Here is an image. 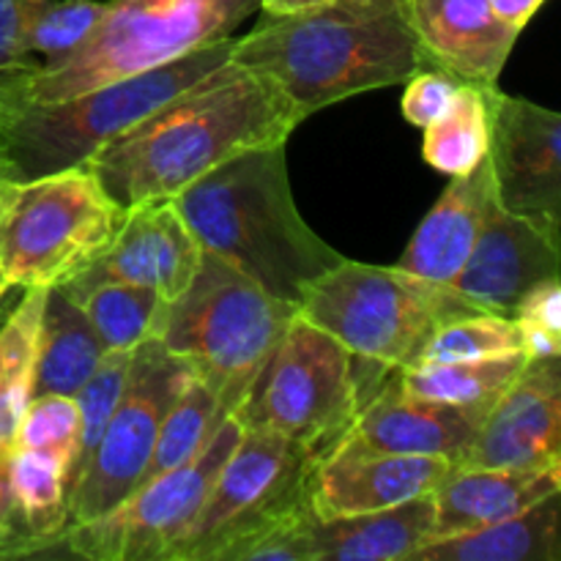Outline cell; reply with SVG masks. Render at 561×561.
Returning <instances> with one entry per match:
<instances>
[{"label":"cell","mask_w":561,"mask_h":561,"mask_svg":"<svg viewBox=\"0 0 561 561\" xmlns=\"http://www.w3.org/2000/svg\"><path fill=\"white\" fill-rule=\"evenodd\" d=\"M301 121L272 82L228 58L99 148L85 168L129 211L173 201L236 153L285 146Z\"/></svg>","instance_id":"1"},{"label":"cell","mask_w":561,"mask_h":561,"mask_svg":"<svg viewBox=\"0 0 561 561\" xmlns=\"http://www.w3.org/2000/svg\"><path fill=\"white\" fill-rule=\"evenodd\" d=\"M170 203L203 252L288 305L345 257L299 214L285 146L236 153Z\"/></svg>","instance_id":"2"},{"label":"cell","mask_w":561,"mask_h":561,"mask_svg":"<svg viewBox=\"0 0 561 561\" xmlns=\"http://www.w3.org/2000/svg\"><path fill=\"white\" fill-rule=\"evenodd\" d=\"M230 60L272 82L305 118L356 93L403 85L427 66L403 5H348L272 16L233 38Z\"/></svg>","instance_id":"3"},{"label":"cell","mask_w":561,"mask_h":561,"mask_svg":"<svg viewBox=\"0 0 561 561\" xmlns=\"http://www.w3.org/2000/svg\"><path fill=\"white\" fill-rule=\"evenodd\" d=\"M261 0H104L80 47L0 80V102H58L230 38Z\"/></svg>","instance_id":"4"},{"label":"cell","mask_w":561,"mask_h":561,"mask_svg":"<svg viewBox=\"0 0 561 561\" xmlns=\"http://www.w3.org/2000/svg\"><path fill=\"white\" fill-rule=\"evenodd\" d=\"M233 38L58 102H0V179L27 181L85 164L99 148L225 64Z\"/></svg>","instance_id":"5"},{"label":"cell","mask_w":561,"mask_h":561,"mask_svg":"<svg viewBox=\"0 0 561 561\" xmlns=\"http://www.w3.org/2000/svg\"><path fill=\"white\" fill-rule=\"evenodd\" d=\"M296 316L299 307L203 252L190 288L162 307L153 340L184 359L233 416Z\"/></svg>","instance_id":"6"},{"label":"cell","mask_w":561,"mask_h":561,"mask_svg":"<svg viewBox=\"0 0 561 561\" xmlns=\"http://www.w3.org/2000/svg\"><path fill=\"white\" fill-rule=\"evenodd\" d=\"M387 373L296 316L233 420L241 431L272 433L321 460L348 436L362 400Z\"/></svg>","instance_id":"7"},{"label":"cell","mask_w":561,"mask_h":561,"mask_svg":"<svg viewBox=\"0 0 561 561\" xmlns=\"http://www.w3.org/2000/svg\"><path fill=\"white\" fill-rule=\"evenodd\" d=\"M482 312L449 285L427 283L398 266L343 261L299 301V316L337 340L354 359L400 370L420 359L442 323Z\"/></svg>","instance_id":"8"},{"label":"cell","mask_w":561,"mask_h":561,"mask_svg":"<svg viewBox=\"0 0 561 561\" xmlns=\"http://www.w3.org/2000/svg\"><path fill=\"white\" fill-rule=\"evenodd\" d=\"M124 208L80 168L0 179V279L16 288H60L107 252Z\"/></svg>","instance_id":"9"},{"label":"cell","mask_w":561,"mask_h":561,"mask_svg":"<svg viewBox=\"0 0 561 561\" xmlns=\"http://www.w3.org/2000/svg\"><path fill=\"white\" fill-rule=\"evenodd\" d=\"M316 463L285 438L241 431L170 561H230L247 540L310 507L307 480Z\"/></svg>","instance_id":"10"},{"label":"cell","mask_w":561,"mask_h":561,"mask_svg":"<svg viewBox=\"0 0 561 561\" xmlns=\"http://www.w3.org/2000/svg\"><path fill=\"white\" fill-rule=\"evenodd\" d=\"M239 438L241 425L228 416L184 466L140 485L102 518L66 526L55 553L91 561H170Z\"/></svg>","instance_id":"11"},{"label":"cell","mask_w":561,"mask_h":561,"mask_svg":"<svg viewBox=\"0 0 561 561\" xmlns=\"http://www.w3.org/2000/svg\"><path fill=\"white\" fill-rule=\"evenodd\" d=\"M192 376L195 370L153 337L135 351L129 387L69 485V524L102 518L140 488L159 425Z\"/></svg>","instance_id":"12"},{"label":"cell","mask_w":561,"mask_h":561,"mask_svg":"<svg viewBox=\"0 0 561 561\" xmlns=\"http://www.w3.org/2000/svg\"><path fill=\"white\" fill-rule=\"evenodd\" d=\"M493 201L561 239V115L491 85Z\"/></svg>","instance_id":"13"},{"label":"cell","mask_w":561,"mask_h":561,"mask_svg":"<svg viewBox=\"0 0 561 561\" xmlns=\"http://www.w3.org/2000/svg\"><path fill=\"white\" fill-rule=\"evenodd\" d=\"M453 460L367 449L343 438L307 480V504L318 520L351 518L427 496L453 471Z\"/></svg>","instance_id":"14"},{"label":"cell","mask_w":561,"mask_h":561,"mask_svg":"<svg viewBox=\"0 0 561 561\" xmlns=\"http://www.w3.org/2000/svg\"><path fill=\"white\" fill-rule=\"evenodd\" d=\"M455 466H561V356L529 359L488 409L469 453Z\"/></svg>","instance_id":"15"},{"label":"cell","mask_w":561,"mask_h":561,"mask_svg":"<svg viewBox=\"0 0 561 561\" xmlns=\"http://www.w3.org/2000/svg\"><path fill=\"white\" fill-rule=\"evenodd\" d=\"M561 239L493 203L469 261L449 288L482 312L510 318L526 290L559 277Z\"/></svg>","instance_id":"16"},{"label":"cell","mask_w":561,"mask_h":561,"mask_svg":"<svg viewBox=\"0 0 561 561\" xmlns=\"http://www.w3.org/2000/svg\"><path fill=\"white\" fill-rule=\"evenodd\" d=\"M201 261V244L173 203H146L124 214L113 244L80 277L140 285L168 305L190 288Z\"/></svg>","instance_id":"17"},{"label":"cell","mask_w":561,"mask_h":561,"mask_svg":"<svg viewBox=\"0 0 561 561\" xmlns=\"http://www.w3.org/2000/svg\"><path fill=\"white\" fill-rule=\"evenodd\" d=\"M482 425V414L416 398L400 389L389 370L362 400L345 438L367 449L394 455H425L460 463Z\"/></svg>","instance_id":"18"},{"label":"cell","mask_w":561,"mask_h":561,"mask_svg":"<svg viewBox=\"0 0 561 561\" xmlns=\"http://www.w3.org/2000/svg\"><path fill=\"white\" fill-rule=\"evenodd\" d=\"M405 14L431 64L480 85H496L520 36L488 0H409Z\"/></svg>","instance_id":"19"},{"label":"cell","mask_w":561,"mask_h":561,"mask_svg":"<svg viewBox=\"0 0 561 561\" xmlns=\"http://www.w3.org/2000/svg\"><path fill=\"white\" fill-rule=\"evenodd\" d=\"M488 157L480 168L449 181L400 255L398 268L436 285H453L469 261L482 222L493 206Z\"/></svg>","instance_id":"20"},{"label":"cell","mask_w":561,"mask_h":561,"mask_svg":"<svg viewBox=\"0 0 561 561\" xmlns=\"http://www.w3.org/2000/svg\"><path fill=\"white\" fill-rule=\"evenodd\" d=\"M557 491H561V466H535V469L453 466L442 485L431 493L436 504L433 540L513 518Z\"/></svg>","instance_id":"21"},{"label":"cell","mask_w":561,"mask_h":561,"mask_svg":"<svg viewBox=\"0 0 561 561\" xmlns=\"http://www.w3.org/2000/svg\"><path fill=\"white\" fill-rule=\"evenodd\" d=\"M436 504L433 496L411 499L398 507L351 518L318 520L312 515L316 561H411L433 540Z\"/></svg>","instance_id":"22"},{"label":"cell","mask_w":561,"mask_h":561,"mask_svg":"<svg viewBox=\"0 0 561 561\" xmlns=\"http://www.w3.org/2000/svg\"><path fill=\"white\" fill-rule=\"evenodd\" d=\"M561 559V491L548 493L524 513L499 524L442 537L411 561H559Z\"/></svg>","instance_id":"23"},{"label":"cell","mask_w":561,"mask_h":561,"mask_svg":"<svg viewBox=\"0 0 561 561\" xmlns=\"http://www.w3.org/2000/svg\"><path fill=\"white\" fill-rule=\"evenodd\" d=\"M104 345L80 307L60 288H49L38 327L36 378L33 394H69L75 398L96 370Z\"/></svg>","instance_id":"24"},{"label":"cell","mask_w":561,"mask_h":561,"mask_svg":"<svg viewBox=\"0 0 561 561\" xmlns=\"http://www.w3.org/2000/svg\"><path fill=\"white\" fill-rule=\"evenodd\" d=\"M5 477L16 520L31 540L33 557H53L69 526V471L44 453L11 449Z\"/></svg>","instance_id":"25"},{"label":"cell","mask_w":561,"mask_h":561,"mask_svg":"<svg viewBox=\"0 0 561 561\" xmlns=\"http://www.w3.org/2000/svg\"><path fill=\"white\" fill-rule=\"evenodd\" d=\"M529 356L524 351L471 362H431L394 370L400 389L416 398L469 409L485 416L488 409L502 398L504 389L518 378Z\"/></svg>","instance_id":"26"},{"label":"cell","mask_w":561,"mask_h":561,"mask_svg":"<svg viewBox=\"0 0 561 561\" xmlns=\"http://www.w3.org/2000/svg\"><path fill=\"white\" fill-rule=\"evenodd\" d=\"M102 340L104 351H137L157 332L164 301L140 285L75 277L60 285Z\"/></svg>","instance_id":"27"},{"label":"cell","mask_w":561,"mask_h":561,"mask_svg":"<svg viewBox=\"0 0 561 561\" xmlns=\"http://www.w3.org/2000/svg\"><path fill=\"white\" fill-rule=\"evenodd\" d=\"M49 288H25V296L0 327V460H9L16 425L33 398L38 327Z\"/></svg>","instance_id":"28"},{"label":"cell","mask_w":561,"mask_h":561,"mask_svg":"<svg viewBox=\"0 0 561 561\" xmlns=\"http://www.w3.org/2000/svg\"><path fill=\"white\" fill-rule=\"evenodd\" d=\"M488 91L491 85L463 82L447 113L436 124L422 129L425 131L422 159L433 170L449 175V179H458L485 162L488 142H491Z\"/></svg>","instance_id":"29"},{"label":"cell","mask_w":561,"mask_h":561,"mask_svg":"<svg viewBox=\"0 0 561 561\" xmlns=\"http://www.w3.org/2000/svg\"><path fill=\"white\" fill-rule=\"evenodd\" d=\"M228 416L230 414L222 409L217 394L201 378L192 376L190 383L181 389V394L173 400L168 414H164L162 425H159L151 460H148L146 471H142L140 485L195 458Z\"/></svg>","instance_id":"30"},{"label":"cell","mask_w":561,"mask_h":561,"mask_svg":"<svg viewBox=\"0 0 561 561\" xmlns=\"http://www.w3.org/2000/svg\"><path fill=\"white\" fill-rule=\"evenodd\" d=\"M102 11L104 0H22V53L42 55V64L64 58L85 42Z\"/></svg>","instance_id":"31"},{"label":"cell","mask_w":561,"mask_h":561,"mask_svg":"<svg viewBox=\"0 0 561 561\" xmlns=\"http://www.w3.org/2000/svg\"><path fill=\"white\" fill-rule=\"evenodd\" d=\"M515 351L524 348H520L513 318L496 316V312H469V316L442 323L431 334L414 365L491 359V356L515 354Z\"/></svg>","instance_id":"32"},{"label":"cell","mask_w":561,"mask_h":561,"mask_svg":"<svg viewBox=\"0 0 561 561\" xmlns=\"http://www.w3.org/2000/svg\"><path fill=\"white\" fill-rule=\"evenodd\" d=\"M11 449H33L60 460L69 485L80 463V411L69 394H33L16 425Z\"/></svg>","instance_id":"33"},{"label":"cell","mask_w":561,"mask_h":561,"mask_svg":"<svg viewBox=\"0 0 561 561\" xmlns=\"http://www.w3.org/2000/svg\"><path fill=\"white\" fill-rule=\"evenodd\" d=\"M131 362H135V351H104L96 370L88 376L80 392L75 394L77 411H80V463H77V471L85 463L91 449L96 447L107 422L113 420L115 409H118L121 398L129 387Z\"/></svg>","instance_id":"34"},{"label":"cell","mask_w":561,"mask_h":561,"mask_svg":"<svg viewBox=\"0 0 561 561\" xmlns=\"http://www.w3.org/2000/svg\"><path fill=\"white\" fill-rule=\"evenodd\" d=\"M513 323L518 329L520 348L529 359H551L561 356V285L559 277L546 279L526 290L524 299L513 310Z\"/></svg>","instance_id":"35"},{"label":"cell","mask_w":561,"mask_h":561,"mask_svg":"<svg viewBox=\"0 0 561 561\" xmlns=\"http://www.w3.org/2000/svg\"><path fill=\"white\" fill-rule=\"evenodd\" d=\"M403 85L405 93L403 102H400L403 118L411 126H416V129H425V126L436 124L447 113L449 104L458 96L463 80H458L453 71L442 69V66L427 64L420 71H414Z\"/></svg>","instance_id":"36"},{"label":"cell","mask_w":561,"mask_h":561,"mask_svg":"<svg viewBox=\"0 0 561 561\" xmlns=\"http://www.w3.org/2000/svg\"><path fill=\"white\" fill-rule=\"evenodd\" d=\"M20 20L22 0H0V80L14 69H22V66L36 60L22 53Z\"/></svg>","instance_id":"37"},{"label":"cell","mask_w":561,"mask_h":561,"mask_svg":"<svg viewBox=\"0 0 561 561\" xmlns=\"http://www.w3.org/2000/svg\"><path fill=\"white\" fill-rule=\"evenodd\" d=\"M33 557V546L16 520L14 502H11L9 477H5V460H0V559Z\"/></svg>","instance_id":"38"},{"label":"cell","mask_w":561,"mask_h":561,"mask_svg":"<svg viewBox=\"0 0 561 561\" xmlns=\"http://www.w3.org/2000/svg\"><path fill=\"white\" fill-rule=\"evenodd\" d=\"M488 3L499 20L507 22L515 31H524L546 0H488Z\"/></svg>","instance_id":"39"},{"label":"cell","mask_w":561,"mask_h":561,"mask_svg":"<svg viewBox=\"0 0 561 561\" xmlns=\"http://www.w3.org/2000/svg\"><path fill=\"white\" fill-rule=\"evenodd\" d=\"M334 0H261L263 14L272 16H288V14H301V11L323 9V5H332Z\"/></svg>","instance_id":"40"},{"label":"cell","mask_w":561,"mask_h":561,"mask_svg":"<svg viewBox=\"0 0 561 561\" xmlns=\"http://www.w3.org/2000/svg\"><path fill=\"white\" fill-rule=\"evenodd\" d=\"M340 3H348V5H362V9H370V5H403L409 0H340Z\"/></svg>","instance_id":"41"},{"label":"cell","mask_w":561,"mask_h":561,"mask_svg":"<svg viewBox=\"0 0 561 561\" xmlns=\"http://www.w3.org/2000/svg\"><path fill=\"white\" fill-rule=\"evenodd\" d=\"M5 290H9V288H0V299H3V294H5Z\"/></svg>","instance_id":"42"},{"label":"cell","mask_w":561,"mask_h":561,"mask_svg":"<svg viewBox=\"0 0 561 561\" xmlns=\"http://www.w3.org/2000/svg\"><path fill=\"white\" fill-rule=\"evenodd\" d=\"M0 288H9V285H5V283H3V279H0Z\"/></svg>","instance_id":"43"}]
</instances>
